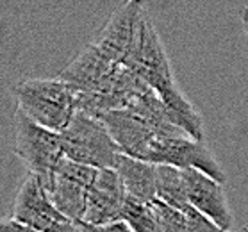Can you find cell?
<instances>
[{
	"mask_svg": "<svg viewBox=\"0 0 248 232\" xmlns=\"http://www.w3.org/2000/svg\"><path fill=\"white\" fill-rule=\"evenodd\" d=\"M16 111L48 130L68 129L80 109V93L62 79H25L13 88Z\"/></svg>",
	"mask_w": 248,
	"mask_h": 232,
	"instance_id": "obj_1",
	"label": "cell"
},
{
	"mask_svg": "<svg viewBox=\"0 0 248 232\" xmlns=\"http://www.w3.org/2000/svg\"><path fill=\"white\" fill-rule=\"evenodd\" d=\"M64 157L95 170H114L122 148L98 116L77 111L72 124L61 132Z\"/></svg>",
	"mask_w": 248,
	"mask_h": 232,
	"instance_id": "obj_2",
	"label": "cell"
},
{
	"mask_svg": "<svg viewBox=\"0 0 248 232\" xmlns=\"http://www.w3.org/2000/svg\"><path fill=\"white\" fill-rule=\"evenodd\" d=\"M13 152L31 175H36L50 189L57 166L64 159L61 134L34 124L15 111L13 116Z\"/></svg>",
	"mask_w": 248,
	"mask_h": 232,
	"instance_id": "obj_3",
	"label": "cell"
},
{
	"mask_svg": "<svg viewBox=\"0 0 248 232\" xmlns=\"http://www.w3.org/2000/svg\"><path fill=\"white\" fill-rule=\"evenodd\" d=\"M147 163L152 164H166L175 166L181 170L203 171L209 177L216 179L218 182L225 184L227 175L220 163L216 161L215 154L207 148L203 141H197L181 129H173L170 132H163L155 138V141L150 145L145 157Z\"/></svg>",
	"mask_w": 248,
	"mask_h": 232,
	"instance_id": "obj_4",
	"label": "cell"
},
{
	"mask_svg": "<svg viewBox=\"0 0 248 232\" xmlns=\"http://www.w3.org/2000/svg\"><path fill=\"white\" fill-rule=\"evenodd\" d=\"M98 170L74 163L66 157L57 166L48 193L57 211L72 223H79L84 220L88 195Z\"/></svg>",
	"mask_w": 248,
	"mask_h": 232,
	"instance_id": "obj_5",
	"label": "cell"
},
{
	"mask_svg": "<svg viewBox=\"0 0 248 232\" xmlns=\"http://www.w3.org/2000/svg\"><path fill=\"white\" fill-rule=\"evenodd\" d=\"M145 9L141 2H127L111 15L91 45L116 64L127 66L140 36Z\"/></svg>",
	"mask_w": 248,
	"mask_h": 232,
	"instance_id": "obj_6",
	"label": "cell"
},
{
	"mask_svg": "<svg viewBox=\"0 0 248 232\" xmlns=\"http://www.w3.org/2000/svg\"><path fill=\"white\" fill-rule=\"evenodd\" d=\"M11 218L40 232H62L72 223L57 211L45 184L31 173H27L15 197Z\"/></svg>",
	"mask_w": 248,
	"mask_h": 232,
	"instance_id": "obj_7",
	"label": "cell"
},
{
	"mask_svg": "<svg viewBox=\"0 0 248 232\" xmlns=\"http://www.w3.org/2000/svg\"><path fill=\"white\" fill-rule=\"evenodd\" d=\"M182 173L186 181V195L189 205L209 218L221 232H232L234 216L227 200L223 187L225 184L193 168L182 170Z\"/></svg>",
	"mask_w": 248,
	"mask_h": 232,
	"instance_id": "obj_8",
	"label": "cell"
},
{
	"mask_svg": "<svg viewBox=\"0 0 248 232\" xmlns=\"http://www.w3.org/2000/svg\"><path fill=\"white\" fill-rule=\"evenodd\" d=\"M127 202L124 181L116 170H98L95 182L88 195L84 220L90 225H109L124 221Z\"/></svg>",
	"mask_w": 248,
	"mask_h": 232,
	"instance_id": "obj_9",
	"label": "cell"
},
{
	"mask_svg": "<svg viewBox=\"0 0 248 232\" xmlns=\"http://www.w3.org/2000/svg\"><path fill=\"white\" fill-rule=\"evenodd\" d=\"M114 170L122 177L127 195L145 204L157 200V164L120 154Z\"/></svg>",
	"mask_w": 248,
	"mask_h": 232,
	"instance_id": "obj_10",
	"label": "cell"
},
{
	"mask_svg": "<svg viewBox=\"0 0 248 232\" xmlns=\"http://www.w3.org/2000/svg\"><path fill=\"white\" fill-rule=\"evenodd\" d=\"M157 200L177 211L189 205L186 195V181L181 168L159 164L157 166Z\"/></svg>",
	"mask_w": 248,
	"mask_h": 232,
	"instance_id": "obj_11",
	"label": "cell"
},
{
	"mask_svg": "<svg viewBox=\"0 0 248 232\" xmlns=\"http://www.w3.org/2000/svg\"><path fill=\"white\" fill-rule=\"evenodd\" d=\"M124 221L134 232H161L154 204H145L127 195Z\"/></svg>",
	"mask_w": 248,
	"mask_h": 232,
	"instance_id": "obj_12",
	"label": "cell"
},
{
	"mask_svg": "<svg viewBox=\"0 0 248 232\" xmlns=\"http://www.w3.org/2000/svg\"><path fill=\"white\" fill-rule=\"evenodd\" d=\"M79 227L80 232H134L125 221H116V223H109V225H90L86 221L75 223Z\"/></svg>",
	"mask_w": 248,
	"mask_h": 232,
	"instance_id": "obj_13",
	"label": "cell"
},
{
	"mask_svg": "<svg viewBox=\"0 0 248 232\" xmlns=\"http://www.w3.org/2000/svg\"><path fill=\"white\" fill-rule=\"evenodd\" d=\"M0 232H40V231H34L31 227L23 225L20 221L13 220L11 216L9 218H4L2 223H0Z\"/></svg>",
	"mask_w": 248,
	"mask_h": 232,
	"instance_id": "obj_14",
	"label": "cell"
},
{
	"mask_svg": "<svg viewBox=\"0 0 248 232\" xmlns=\"http://www.w3.org/2000/svg\"><path fill=\"white\" fill-rule=\"evenodd\" d=\"M239 20H241L243 31H245V34L248 38V7H243L241 11H239Z\"/></svg>",
	"mask_w": 248,
	"mask_h": 232,
	"instance_id": "obj_15",
	"label": "cell"
},
{
	"mask_svg": "<svg viewBox=\"0 0 248 232\" xmlns=\"http://www.w3.org/2000/svg\"><path fill=\"white\" fill-rule=\"evenodd\" d=\"M62 232H80V231H79V227L75 225V223H68V225L62 229Z\"/></svg>",
	"mask_w": 248,
	"mask_h": 232,
	"instance_id": "obj_16",
	"label": "cell"
},
{
	"mask_svg": "<svg viewBox=\"0 0 248 232\" xmlns=\"http://www.w3.org/2000/svg\"><path fill=\"white\" fill-rule=\"evenodd\" d=\"M239 232H248V229H243V231H239Z\"/></svg>",
	"mask_w": 248,
	"mask_h": 232,
	"instance_id": "obj_17",
	"label": "cell"
}]
</instances>
